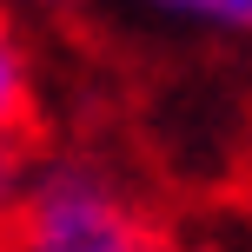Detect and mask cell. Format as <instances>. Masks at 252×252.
Segmentation results:
<instances>
[{"instance_id":"6da1fadb","label":"cell","mask_w":252,"mask_h":252,"mask_svg":"<svg viewBox=\"0 0 252 252\" xmlns=\"http://www.w3.org/2000/svg\"><path fill=\"white\" fill-rule=\"evenodd\" d=\"M20 252H173L93 173H53L20 219Z\"/></svg>"},{"instance_id":"7a4b0ae2","label":"cell","mask_w":252,"mask_h":252,"mask_svg":"<svg viewBox=\"0 0 252 252\" xmlns=\"http://www.w3.org/2000/svg\"><path fill=\"white\" fill-rule=\"evenodd\" d=\"M33 126V87H27V53L20 40H13L7 13H0V146H13V139Z\"/></svg>"},{"instance_id":"3957f363","label":"cell","mask_w":252,"mask_h":252,"mask_svg":"<svg viewBox=\"0 0 252 252\" xmlns=\"http://www.w3.org/2000/svg\"><path fill=\"white\" fill-rule=\"evenodd\" d=\"M179 13H199V20H219V27H252V0H166Z\"/></svg>"},{"instance_id":"277c9868","label":"cell","mask_w":252,"mask_h":252,"mask_svg":"<svg viewBox=\"0 0 252 252\" xmlns=\"http://www.w3.org/2000/svg\"><path fill=\"white\" fill-rule=\"evenodd\" d=\"M7 192H13V153L0 146V206H7Z\"/></svg>"},{"instance_id":"5b68a950","label":"cell","mask_w":252,"mask_h":252,"mask_svg":"<svg viewBox=\"0 0 252 252\" xmlns=\"http://www.w3.org/2000/svg\"><path fill=\"white\" fill-rule=\"evenodd\" d=\"M0 252H20V239H0Z\"/></svg>"}]
</instances>
